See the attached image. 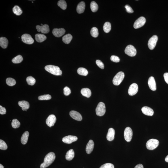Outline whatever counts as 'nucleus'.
Segmentation results:
<instances>
[{
	"label": "nucleus",
	"instance_id": "f257e3e1",
	"mask_svg": "<svg viewBox=\"0 0 168 168\" xmlns=\"http://www.w3.org/2000/svg\"><path fill=\"white\" fill-rule=\"evenodd\" d=\"M55 158V154L53 152H50L48 153L44 158V162L40 165V168H45L47 167L54 162Z\"/></svg>",
	"mask_w": 168,
	"mask_h": 168
},
{
	"label": "nucleus",
	"instance_id": "f03ea898",
	"mask_svg": "<svg viewBox=\"0 0 168 168\" xmlns=\"http://www.w3.org/2000/svg\"><path fill=\"white\" fill-rule=\"evenodd\" d=\"M45 70L50 74L57 76H59L62 75V71L58 66H53V65H48L45 66Z\"/></svg>",
	"mask_w": 168,
	"mask_h": 168
},
{
	"label": "nucleus",
	"instance_id": "7ed1b4c3",
	"mask_svg": "<svg viewBox=\"0 0 168 168\" xmlns=\"http://www.w3.org/2000/svg\"><path fill=\"white\" fill-rule=\"evenodd\" d=\"M125 77V74L122 72H118L114 77L113 79V84L114 85H119L122 82Z\"/></svg>",
	"mask_w": 168,
	"mask_h": 168
},
{
	"label": "nucleus",
	"instance_id": "20e7f679",
	"mask_svg": "<svg viewBox=\"0 0 168 168\" xmlns=\"http://www.w3.org/2000/svg\"><path fill=\"white\" fill-rule=\"evenodd\" d=\"M159 144L158 140L155 139H151L147 142L146 144V148L150 150H153L158 147Z\"/></svg>",
	"mask_w": 168,
	"mask_h": 168
},
{
	"label": "nucleus",
	"instance_id": "39448f33",
	"mask_svg": "<svg viewBox=\"0 0 168 168\" xmlns=\"http://www.w3.org/2000/svg\"><path fill=\"white\" fill-rule=\"evenodd\" d=\"M96 114L99 116H102L105 113V106L104 103L101 102L98 104L96 109Z\"/></svg>",
	"mask_w": 168,
	"mask_h": 168
},
{
	"label": "nucleus",
	"instance_id": "423d86ee",
	"mask_svg": "<svg viewBox=\"0 0 168 168\" xmlns=\"http://www.w3.org/2000/svg\"><path fill=\"white\" fill-rule=\"evenodd\" d=\"M125 52L126 54L131 57L135 56L137 53L136 49L132 45H129L126 46Z\"/></svg>",
	"mask_w": 168,
	"mask_h": 168
},
{
	"label": "nucleus",
	"instance_id": "0eeeda50",
	"mask_svg": "<svg viewBox=\"0 0 168 168\" xmlns=\"http://www.w3.org/2000/svg\"><path fill=\"white\" fill-rule=\"evenodd\" d=\"M133 135L132 130L130 127H126L125 130L124 136L125 140L127 142L131 141Z\"/></svg>",
	"mask_w": 168,
	"mask_h": 168
},
{
	"label": "nucleus",
	"instance_id": "6e6552de",
	"mask_svg": "<svg viewBox=\"0 0 168 168\" xmlns=\"http://www.w3.org/2000/svg\"><path fill=\"white\" fill-rule=\"evenodd\" d=\"M146 22L145 18L143 17H140L135 21L134 24V27L135 29H138L143 27Z\"/></svg>",
	"mask_w": 168,
	"mask_h": 168
},
{
	"label": "nucleus",
	"instance_id": "1a4fd4ad",
	"mask_svg": "<svg viewBox=\"0 0 168 168\" xmlns=\"http://www.w3.org/2000/svg\"><path fill=\"white\" fill-rule=\"evenodd\" d=\"M158 40V37L156 35L152 36L148 41V46L149 48L152 50L154 48Z\"/></svg>",
	"mask_w": 168,
	"mask_h": 168
},
{
	"label": "nucleus",
	"instance_id": "9d476101",
	"mask_svg": "<svg viewBox=\"0 0 168 168\" xmlns=\"http://www.w3.org/2000/svg\"><path fill=\"white\" fill-rule=\"evenodd\" d=\"M21 38L23 42L25 44L30 45L34 42V40L32 38V36L28 34H25L22 35Z\"/></svg>",
	"mask_w": 168,
	"mask_h": 168
},
{
	"label": "nucleus",
	"instance_id": "9b49d317",
	"mask_svg": "<svg viewBox=\"0 0 168 168\" xmlns=\"http://www.w3.org/2000/svg\"><path fill=\"white\" fill-rule=\"evenodd\" d=\"M138 90V85L136 83H133L130 86L128 90L129 94L130 96H132L136 94Z\"/></svg>",
	"mask_w": 168,
	"mask_h": 168
},
{
	"label": "nucleus",
	"instance_id": "f8f14e48",
	"mask_svg": "<svg viewBox=\"0 0 168 168\" xmlns=\"http://www.w3.org/2000/svg\"><path fill=\"white\" fill-rule=\"evenodd\" d=\"M78 138L76 136L73 135H68L64 137L62 139L63 142L67 144H70L73 142L76 141Z\"/></svg>",
	"mask_w": 168,
	"mask_h": 168
},
{
	"label": "nucleus",
	"instance_id": "ddd939ff",
	"mask_svg": "<svg viewBox=\"0 0 168 168\" xmlns=\"http://www.w3.org/2000/svg\"><path fill=\"white\" fill-rule=\"evenodd\" d=\"M57 118L54 115H49L46 121V124L47 125L50 127L54 125L55 123Z\"/></svg>",
	"mask_w": 168,
	"mask_h": 168
},
{
	"label": "nucleus",
	"instance_id": "4468645a",
	"mask_svg": "<svg viewBox=\"0 0 168 168\" xmlns=\"http://www.w3.org/2000/svg\"><path fill=\"white\" fill-rule=\"evenodd\" d=\"M36 28L38 32H41L42 33H48L49 32V26L47 24L44 25L42 26L37 25L36 26Z\"/></svg>",
	"mask_w": 168,
	"mask_h": 168
},
{
	"label": "nucleus",
	"instance_id": "2eb2a0df",
	"mask_svg": "<svg viewBox=\"0 0 168 168\" xmlns=\"http://www.w3.org/2000/svg\"><path fill=\"white\" fill-rule=\"evenodd\" d=\"M66 32V30L63 28H54L53 30L52 33L55 37H59L63 36Z\"/></svg>",
	"mask_w": 168,
	"mask_h": 168
},
{
	"label": "nucleus",
	"instance_id": "dca6fc26",
	"mask_svg": "<svg viewBox=\"0 0 168 168\" xmlns=\"http://www.w3.org/2000/svg\"><path fill=\"white\" fill-rule=\"evenodd\" d=\"M70 115L72 118L76 120L80 121L82 120V117L81 115L78 112L75 110L70 111Z\"/></svg>",
	"mask_w": 168,
	"mask_h": 168
},
{
	"label": "nucleus",
	"instance_id": "f3484780",
	"mask_svg": "<svg viewBox=\"0 0 168 168\" xmlns=\"http://www.w3.org/2000/svg\"><path fill=\"white\" fill-rule=\"evenodd\" d=\"M148 84L150 88L153 91L156 90V85L154 78L153 77H151L148 79Z\"/></svg>",
	"mask_w": 168,
	"mask_h": 168
},
{
	"label": "nucleus",
	"instance_id": "a211bd4d",
	"mask_svg": "<svg viewBox=\"0 0 168 168\" xmlns=\"http://www.w3.org/2000/svg\"><path fill=\"white\" fill-rule=\"evenodd\" d=\"M143 114L146 115L151 116L154 114V111L151 108L148 106L143 107L141 109Z\"/></svg>",
	"mask_w": 168,
	"mask_h": 168
},
{
	"label": "nucleus",
	"instance_id": "6ab92c4d",
	"mask_svg": "<svg viewBox=\"0 0 168 168\" xmlns=\"http://www.w3.org/2000/svg\"><path fill=\"white\" fill-rule=\"evenodd\" d=\"M94 147V143L93 141L90 140L87 144L86 147V150L88 154H90L93 151Z\"/></svg>",
	"mask_w": 168,
	"mask_h": 168
},
{
	"label": "nucleus",
	"instance_id": "aec40b11",
	"mask_svg": "<svg viewBox=\"0 0 168 168\" xmlns=\"http://www.w3.org/2000/svg\"><path fill=\"white\" fill-rule=\"evenodd\" d=\"M115 135V131L114 129L110 128L108 130V132L106 135V138L109 141H112L114 138Z\"/></svg>",
	"mask_w": 168,
	"mask_h": 168
},
{
	"label": "nucleus",
	"instance_id": "412c9836",
	"mask_svg": "<svg viewBox=\"0 0 168 168\" xmlns=\"http://www.w3.org/2000/svg\"><path fill=\"white\" fill-rule=\"evenodd\" d=\"M18 104L19 106L21 107L22 110L24 111H27V110L30 107L28 101H19L18 102Z\"/></svg>",
	"mask_w": 168,
	"mask_h": 168
},
{
	"label": "nucleus",
	"instance_id": "4be33fe9",
	"mask_svg": "<svg viewBox=\"0 0 168 168\" xmlns=\"http://www.w3.org/2000/svg\"><path fill=\"white\" fill-rule=\"evenodd\" d=\"M85 4L83 1L78 4L77 7V11L78 14H81L84 12L85 9Z\"/></svg>",
	"mask_w": 168,
	"mask_h": 168
},
{
	"label": "nucleus",
	"instance_id": "5701e85b",
	"mask_svg": "<svg viewBox=\"0 0 168 168\" xmlns=\"http://www.w3.org/2000/svg\"><path fill=\"white\" fill-rule=\"evenodd\" d=\"M8 43V40L6 38L2 37L0 38V45L3 48H6L7 47Z\"/></svg>",
	"mask_w": 168,
	"mask_h": 168
},
{
	"label": "nucleus",
	"instance_id": "b1692460",
	"mask_svg": "<svg viewBox=\"0 0 168 168\" xmlns=\"http://www.w3.org/2000/svg\"><path fill=\"white\" fill-rule=\"evenodd\" d=\"M35 40L37 42H42L46 40V36L43 34H37L35 35Z\"/></svg>",
	"mask_w": 168,
	"mask_h": 168
},
{
	"label": "nucleus",
	"instance_id": "393cba45",
	"mask_svg": "<svg viewBox=\"0 0 168 168\" xmlns=\"http://www.w3.org/2000/svg\"><path fill=\"white\" fill-rule=\"evenodd\" d=\"M74 157H75V152L73 149L70 150L66 153V158L67 160H71L74 158Z\"/></svg>",
	"mask_w": 168,
	"mask_h": 168
},
{
	"label": "nucleus",
	"instance_id": "a878e982",
	"mask_svg": "<svg viewBox=\"0 0 168 168\" xmlns=\"http://www.w3.org/2000/svg\"><path fill=\"white\" fill-rule=\"evenodd\" d=\"M81 93L84 97L89 98L91 95V92L90 89L88 88H84L81 89Z\"/></svg>",
	"mask_w": 168,
	"mask_h": 168
},
{
	"label": "nucleus",
	"instance_id": "bb28decb",
	"mask_svg": "<svg viewBox=\"0 0 168 168\" xmlns=\"http://www.w3.org/2000/svg\"><path fill=\"white\" fill-rule=\"evenodd\" d=\"M29 133L28 131H25L23 134L21 138V142L22 144H25L28 142Z\"/></svg>",
	"mask_w": 168,
	"mask_h": 168
},
{
	"label": "nucleus",
	"instance_id": "cd10ccee",
	"mask_svg": "<svg viewBox=\"0 0 168 168\" xmlns=\"http://www.w3.org/2000/svg\"><path fill=\"white\" fill-rule=\"evenodd\" d=\"M72 38V36L70 34H68L63 36L62 37V41L65 43L69 44L71 42Z\"/></svg>",
	"mask_w": 168,
	"mask_h": 168
},
{
	"label": "nucleus",
	"instance_id": "c85d7f7f",
	"mask_svg": "<svg viewBox=\"0 0 168 168\" xmlns=\"http://www.w3.org/2000/svg\"><path fill=\"white\" fill-rule=\"evenodd\" d=\"M77 73L79 75L84 76H87L88 74V70L84 68H79L77 70Z\"/></svg>",
	"mask_w": 168,
	"mask_h": 168
},
{
	"label": "nucleus",
	"instance_id": "c756f323",
	"mask_svg": "<svg viewBox=\"0 0 168 168\" xmlns=\"http://www.w3.org/2000/svg\"><path fill=\"white\" fill-rule=\"evenodd\" d=\"M104 31L106 33H108L111 29V24L109 22H106L105 23L103 27Z\"/></svg>",
	"mask_w": 168,
	"mask_h": 168
},
{
	"label": "nucleus",
	"instance_id": "7c9ffc66",
	"mask_svg": "<svg viewBox=\"0 0 168 168\" xmlns=\"http://www.w3.org/2000/svg\"><path fill=\"white\" fill-rule=\"evenodd\" d=\"M13 12L16 15L19 16L22 14L23 11L18 6H15L13 9Z\"/></svg>",
	"mask_w": 168,
	"mask_h": 168
},
{
	"label": "nucleus",
	"instance_id": "2f4dec72",
	"mask_svg": "<svg viewBox=\"0 0 168 168\" xmlns=\"http://www.w3.org/2000/svg\"><path fill=\"white\" fill-rule=\"evenodd\" d=\"M23 60V58L22 56L19 55L13 59L12 60V62L14 64H19L21 63Z\"/></svg>",
	"mask_w": 168,
	"mask_h": 168
},
{
	"label": "nucleus",
	"instance_id": "473e14b6",
	"mask_svg": "<svg viewBox=\"0 0 168 168\" xmlns=\"http://www.w3.org/2000/svg\"><path fill=\"white\" fill-rule=\"evenodd\" d=\"M90 33L91 36L92 37L95 38L97 37L99 35L98 29L96 27H93L91 29Z\"/></svg>",
	"mask_w": 168,
	"mask_h": 168
},
{
	"label": "nucleus",
	"instance_id": "72a5a7b5",
	"mask_svg": "<svg viewBox=\"0 0 168 168\" xmlns=\"http://www.w3.org/2000/svg\"><path fill=\"white\" fill-rule=\"evenodd\" d=\"M90 8L92 12H95L98 10V5L95 1H92L91 3Z\"/></svg>",
	"mask_w": 168,
	"mask_h": 168
},
{
	"label": "nucleus",
	"instance_id": "f704fd0d",
	"mask_svg": "<svg viewBox=\"0 0 168 168\" xmlns=\"http://www.w3.org/2000/svg\"><path fill=\"white\" fill-rule=\"evenodd\" d=\"M58 6L63 10H66L67 5L66 1L64 0H61L58 2Z\"/></svg>",
	"mask_w": 168,
	"mask_h": 168
},
{
	"label": "nucleus",
	"instance_id": "c9c22d12",
	"mask_svg": "<svg viewBox=\"0 0 168 168\" xmlns=\"http://www.w3.org/2000/svg\"><path fill=\"white\" fill-rule=\"evenodd\" d=\"M6 84L10 86H13L16 84V81L15 79L12 78H8L6 80Z\"/></svg>",
	"mask_w": 168,
	"mask_h": 168
},
{
	"label": "nucleus",
	"instance_id": "e433bc0d",
	"mask_svg": "<svg viewBox=\"0 0 168 168\" xmlns=\"http://www.w3.org/2000/svg\"><path fill=\"white\" fill-rule=\"evenodd\" d=\"M27 83L29 85L32 86L34 85L36 83V80L32 76H29L27 78Z\"/></svg>",
	"mask_w": 168,
	"mask_h": 168
},
{
	"label": "nucleus",
	"instance_id": "4c0bfd02",
	"mask_svg": "<svg viewBox=\"0 0 168 168\" xmlns=\"http://www.w3.org/2000/svg\"><path fill=\"white\" fill-rule=\"evenodd\" d=\"M11 125L13 128L14 129L18 128L20 127V123L17 119H14L12 121Z\"/></svg>",
	"mask_w": 168,
	"mask_h": 168
},
{
	"label": "nucleus",
	"instance_id": "58836bf2",
	"mask_svg": "<svg viewBox=\"0 0 168 168\" xmlns=\"http://www.w3.org/2000/svg\"><path fill=\"white\" fill-rule=\"evenodd\" d=\"M8 148L6 143L3 140H0V149L3 150H6Z\"/></svg>",
	"mask_w": 168,
	"mask_h": 168
},
{
	"label": "nucleus",
	"instance_id": "ea45409f",
	"mask_svg": "<svg viewBox=\"0 0 168 168\" xmlns=\"http://www.w3.org/2000/svg\"><path fill=\"white\" fill-rule=\"evenodd\" d=\"M51 98V96L49 94L43 95L39 96L38 99L40 100H49Z\"/></svg>",
	"mask_w": 168,
	"mask_h": 168
},
{
	"label": "nucleus",
	"instance_id": "a19ab883",
	"mask_svg": "<svg viewBox=\"0 0 168 168\" xmlns=\"http://www.w3.org/2000/svg\"><path fill=\"white\" fill-rule=\"evenodd\" d=\"M71 93L70 88L67 87H65L64 89V94L66 96H69Z\"/></svg>",
	"mask_w": 168,
	"mask_h": 168
},
{
	"label": "nucleus",
	"instance_id": "79ce46f5",
	"mask_svg": "<svg viewBox=\"0 0 168 168\" xmlns=\"http://www.w3.org/2000/svg\"><path fill=\"white\" fill-rule=\"evenodd\" d=\"M100 168H114V166L113 164L106 163L102 165Z\"/></svg>",
	"mask_w": 168,
	"mask_h": 168
},
{
	"label": "nucleus",
	"instance_id": "37998d69",
	"mask_svg": "<svg viewBox=\"0 0 168 168\" xmlns=\"http://www.w3.org/2000/svg\"><path fill=\"white\" fill-rule=\"evenodd\" d=\"M110 59L112 62H116V63H118L120 61L119 58L117 56L112 55Z\"/></svg>",
	"mask_w": 168,
	"mask_h": 168
},
{
	"label": "nucleus",
	"instance_id": "c03bdc74",
	"mask_svg": "<svg viewBox=\"0 0 168 168\" xmlns=\"http://www.w3.org/2000/svg\"><path fill=\"white\" fill-rule=\"evenodd\" d=\"M96 63L97 64V66L100 68L102 69H104V64L101 61L99 60H97L96 61Z\"/></svg>",
	"mask_w": 168,
	"mask_h": 168
},
{
	"label": "nucleus",
	"instance_id": "a18cd8bd",
	"mask_svg": "<svg viewBox=\"0 0 168 168\" xmlns=\"http://www.w3.org/2000/svg\"><path fill=\"white\" fill-rule=\"evenodd\" d=\"M125 8H126V11L129 13L131 14L134 12L132 8L131 7V6H129V5H126L125 6Z\"/></svg>",
	"mask_w": 168,
	"mask_h": 168
},
{
	"label": "nucleus",
	"instance_id": "49530a36",
	"mask_svg": "<svg viewBox=\"0 0 168 168\" xmlns=\"http://www.w3.org/2000/svg\"><path fill=\"white\" fill-rule=\"evenodd\" d=\"M6 108L3 107L1 105L0 106V114L1 115H4L6 114Z\"/></svg>",
	"mask_w": 168,
	"mask_h": 168
},
{
	"label": "nucleus",
	"instance_id": "de8ad7c7",
	"mask_svg": "<svg viewBox=\"0 0 168 168\" xmlns=\"http://www.w3.org/2000/svg\"><path fill=\"white\" fill-rule=\"evenodd\" d=\"M163 76L165 82L168 84V73H165L164 74Z\"/></svg>",
	"mask_w": 168,
	"mask_h": 168
},
{
	"label": "nucleus",
	"instance_id": "09e8293b",
	"mask_svg": "<svg viewBox=\"0 0 168 168\" xmlns=\"http://www.w3.org/2000/svg\"><path fill=\"white\" fill-rule=\"evenodd\" d=\"M134 168H144V166L142 164H138L135 166V167Z\"/></svg>",
	"mask_w": 168,
	"mask_h": 168
},
{
	"label": "nucleus",
	"instance_id": "8fccbe9b",
	"mask_svg": "<svg viewBox=\"0 0 168 168\" xmlns=\"http://www.w3.org/2000/svg\"><path fill=\"white\" fill-rule=\"evenodd\" d=\"M165 161L166 162H168V155L166 156V158H165Z\"/></svg>",
	"mask_w": 168,
	"mask_h": 168
},
{
	"label": "nucleus",
	"instance_id": "3c124183",
	"mask_svg": "<svg viewBox=\"0 0 168 168\" xmlns=\"http://www.w3.org/2000/svg\"><path fill=\"white\" fill-rule=\"evenodd\" d=\"M0 168H4V166L1 164H0Z\"/></svg>",
	"mask_w": 168,
	"mask_h": 168
},
{
	"label": "nucleus",
	"instance_id": "603ef678",
	"mask_svg": "<svg viewBox=\"0 0 168 168\" xmlns=\"http://www.w3.org/2000/svg\"><path fill=\"white\" fill-rule=\"evenodd\" d=\"M32 2V3H33V2Z\"/></svg>",
	"mask_w": 168,
	"mask_h": 168
}]
</instances>
